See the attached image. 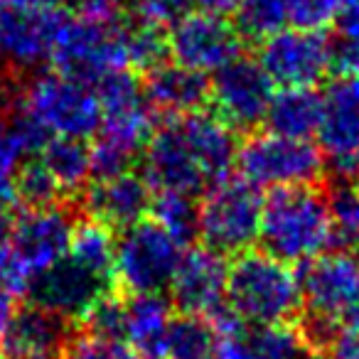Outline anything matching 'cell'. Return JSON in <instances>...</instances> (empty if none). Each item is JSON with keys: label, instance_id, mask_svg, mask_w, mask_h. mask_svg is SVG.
<instances>
[{"label": "cell", "instance_id": "1", "mask_svg": "<svg viewBox=\"0 0 359 359\" xmlns=\"http://www.w3.org/2000/svg\"><path fill=\"white\" fill-rule=\"evenodd\" d=\"M259 239L266 254L285 264H305L334 244L330 197L318 185L271 190L261 210Z\"/></svg>", "mask_w": 359, "mask_h": 359}, {"label": "cell", "instance_id": "2", "mask_svg": "<svg viewBox=\"0 0 359 359\" xmlns=\"http://www.w3.org/2000/svg\"><path fill=\"white\" fill-rule=\"evenodd\" d=\"M226 305L249 325L290 323L303 308L298 273L266 251H244L229 266Z\"/></svg>", "mask_w": 359, "mask_h": 359}, {"label": "cell", "instance_id": "3", "mask_svg": "<svg viewBox=\"0 0 359 359\" xmlns=\"http://www.w3.org/2000/svg\"><path fill=\"white\" fill-rule=\"evenodd\" d=\"M15 109L50 138L86 140L99 133L101 126V104L94 86L57 69L32 76Z\"/></svg>", "mask_w": 359, "mask_h": 359}, {"label": "cell", "instance_id": "4", "mask_svg": "<svg viewBox=\"0 0 359 359\" xmlns=\"http://www.w3.org/2000/svg\"><path fill=\"white\" fill-rule=\"evenodd\" d=\"M264 197L244 177H224L200 200L197 236L222 256H239L259 241Z\"/></svg>", "mask_w": 359, "mask_h": 359}, {"label": "cell", "instance_id": "5", "mask_svg": "<svg viewBox=\"0 0 359 359\" xmlns=\"http://www.w3.org/2000/svg\"><path fill=\"white\" fill-rule=\"evenodd\" d=\"M236 165L241 177L256 187H295L315 185L325 172V160L320 148L310 140L285 138L273 130L251 133L239 143Z\"/></svg>", "mask_w": 359, "mask_h": 359}, {"label": "cell", "instance_id": "6", "mask_svg": "<svg viewBox=\"0 0 359 359\" xmlns=\"http://www.w3.org/2000/svg\"><path fill=\"white\" fill-rule=\"evenodd\" d=\"M182 259V244L155 219L128 226L116 244L114 280L128 295L163 293Z\"/></svg>", "mask_w": 359, "mask_h": 359}, {"label": "cell", "instance_id": "7", "mask_svg": "<svg viewBox=\"0 0 359 359\" xmlns=\"http://www.w3.org/2000/svg\"><path fill=\"white\" fill-rule=\"evenodd\" d=\"M123 22L101 25L81 20L76 15H65L55 37L52 57L57 72L74 76L86 84H96L101 76L116 69H130L126 55Z\"/></svg>", "mask_w": 359, "mask_h": 359}, {"label": "cell", "instance_id": "8", "mask_svg": "<svg viewBox=\"0 0 359 359\" xmlns=\"http://www.w3.org/2000/svg\"><path fill=\"white\" fill-rule=\"evenodd\" d=\"M259 62L273 84L310 89L332 72V42L323 30H280L261 42Z\"/></svg>", "mask_w": 359, "mask_h": 359}, {"label": "cell", "instance_id": "9", "mask_svg": "<svg viewBox=\"0 0 359 359\" xmlns=\"http://www.w3.org/2000/svg\"><path fill=\"white\" fill-rule=\"evenodd\" d=\"M273 96V81L261 62L244 55L215 72L210 81V104L234 130H254L266 123Z\"/></svg>", "mask_w": 359, "mask_h": 359}, {"label": "cell", "instance_id": "10", "mask_svg": "<svg viewBox=\"0 0 359 359\" xmlns=\"http://www.w3.org/2000/svg\"><path fill=\"white\" fill-rule=\"evenodd\" d=\"M170 55L175 62L200 74H212L241 57L244 40L226 18L190 11L168 30Z\"/></svg>", "mask_w": 359, "mask_h": 359}, {"label": "cell", "instance_id": "11", "mask_svg": "<svg viewBox=\"0 0 359 359\" xmlns=\"http://www.w3.org/2000/svg\"><path fill=\"white\" fill-rule=\"evenodd\" d=\"M308 313L342 320L359 310V254L352 249L325 251L305 261L298 273Z\"/></svg>", "mask_w": 359, "mask_h": 359}, {"label": "cell", "instance_id": "12", "mask_svg": "<svg viewBox=\"0 0 359 359\" xmlns=\"http://www.w3.org/2000/svg\"><path fill=\"white\" fill-rule=\"evenodd\" d=\"M320 148L337 182L359 177V76H339L323 94Z\"/></svg>", "mask_w": 359, "mask_h": 359}, {"label": "cell", "instance_id": "13", "mask_svg": "<svg viewBox=\"0 0 359 359\" xmlns=\"http://www.w3.org/2000/svg\"><path fill=\"white\" fill-rule=\"evenodd\" d=\"M111 285L114 283L109 278L91 273L89 269L65 256L42 273L32 276L27 295H30V303L60 318L84 320L91 308L111 293Z\"/></svg>", "mask_w": 359, "mask_h": 359}, {"label": "cell", "instance_id": "14", "mask_svg": "<svg viewBox=\"0 0 359 359\" xmlns=\"http://www.w3.org/2000/svg\"><path fill=\"white\" fill-rule=\"evenodd\" d=\"M65 15L60 8L0 6V62L11 69H32L47 62Z\"/></svg>", "mask_w": 359, "mask_h": 359}, {"label": "cell", "instance_id": "15", "mask_svg": "<svg viewBox=\"0 0 359 359\" xmlns=\"http://www.w3.org/2000/svg\"><path fill=\"white\" fill-rule=\"evenodd\" d=\"M229 266L219 251L210 246H195L182 251V259L172 276V303L182 313L212 315L226 300Z\"/></svg>", "mask_w": 359, "mask_h": 359}, {"label": "cell", "instance_id": "16", "mask_svg": "<svg viewBox=\"0 0 359 359\" xmlns=\"http://www.w3.org/2000/svg\"><path fill=\"white\" fill-rule=\"evenodd\" d=\"M143 177L160 192L200 195L207 185L192 150L180 133L177 121H168L153 133L143 150Z\"/></svg>", "mask_w": 359, "mask_h": 359}, {"label": "cell", "instance_id": "17", "mask_svg": "<svg viewBox=\"0 0 359 359\" xmlns=\"http://www.w3.org/2000/svg\"><path fill=\"white\" fill-rule=\"evenodd\" d=\"M153 187L143 175L121 172L114 177H99L79 195V202L89 219L106 224L109 229H128L145 219L153 205Z\"/></svg>", "mask_w": 359, "mask_h": 359}, {"label": "cell", "instance_id": "18", "mask_svg": "<svg viewBox=\"0 0 359 359\" xmlns=\"http://www.w3.org/2000/svg\"><path fill=\"white\" fill-rule=\"evenodd\" d=\"M72 231H74V222L69 212L60 207L27 210L25 215L15 217L8 241L20 256L25 269L37 276L65 259L69 251Z\"/></svg>", "mask_w": 359, "mask_h": 359}, {"label": "cell", "instance_id": "19", "mask_svg": "<svg viewBox=\"0 0 359 359\" xmlns=\"http://www.w3.org/2000/svg\"><path fill=\"white\" fill-rule=\"evenodd\" d=\"M69 339V320L30 303L15 310L0 347L11 359H60Z\"/></svg>", "mask_w": 359, "mask_h": 359}, {"label": "cell", "instance_id": "20", "mask_svg": "<svg viewBox=\"0 0 359 359\" xmlns=\"http://www.w3.org/2000/svg\"><path fill=\"white\" fill-rule=\"evenodd\" d=\"M143 94L150 111L165 121L185 118L210 104V81L207 74L187 69L182 65H160L148 72Z\"/></svg>", "mask_w": 359, "mask_h": 359}, {"label": "cell", "instance_id": "21", "mask_svg": "<svg viewBox=\"0 0 359 359\" xmlns=\"http://www.w3.org/2000/svg\"><path fill=\"white\" fill-rule=\"evenodd\" d=\"M177 128L185 138L187 148L195 155L207 185H215L219 180L229 177V170L236 163V153H239L236 130L229 123H224L217 114L197 111L185 118H177Z\"/></svg>", "mask_w": 359, "mask_h": 359}, {"label": "cell", "instance_id": "22", "mask_svg": "<svg viewBox=\"0 0 359 359\" xmlns=\"http://www.w3.org/2000/svg\"><path fill=\"white\" fill-rule=\"evenodd\" d=\"M172 323L170 300L160 293L130 295L126 300L123 339L138 352L140 359H163L165 337Z\"/></svg>", "mask_w": 359, "mask_h": 359}, {"label": "cell", "instance_id": "23", "mask_svg": "<svg viewBox=\"0 0 359 359\" xmlns=\"http://www.w3.org/2000/svg\"><path fill=\"white\" fill-rule=\"evenodd\" d=\"M323 121V94L310 89H283L273 96L271 109L266 114L269 130L285 138L310 140L318 135Z\"/></svg>", "mask_w": 359, "mask_h": 359}, {"label": "cell", "instance_id": "24", "mask_svg": "<svg viewBox=\"0 0 359 359\" xmlns=\"http://www.w3.org/2000/svg\"><path fill=\"white\" fill-rule=\"evenodd\" d=\"M40 160L57 180L62 195L79 197L94 177L91 148L76 138H50L40 150Z\"/></svg>", "mask_w": 359, "mask_h": 359}, {"label": "cell", "instance_id": "25", "mask_svg": "<svg viewBox=\"0 0 359 359\" xmlns=\"http://www.w3.org/2000/svg\"><path fill=\"white\" fill-rule=\"evenodd\" d=\"M163 359H222L219 334L207 315L182 313L172 318Z\"/></svg>", "mask_w": 359, "mask_h": 359}, {"label": "cell", "instance_id": "26", "mask_svg": "<svg viewBox=\"0 0 359 359\" xmlns=\"http://www.w3.org/2000/svg\"><path fill=\"white\" fill-rule=\"evenodd\" d=\"M116 244L118 241L114 236V229H109L96 219H81L79 224H74L67 256L84 269H89L91 273L114 280Z\"/></svg>", "mask_w": 359, "mask_h": 359}, {"label": "cell", "instance_id": "27", "mask_svg": "<svg viewBox=\"0 0 359 359\" xmlns=\"http://www.w3.org/2000/svg\"><path fill=\"white\" fill-rule=\"evenodd\" d=\"M123 37H126V55H128V67L133 72H145L165 65L170 55V40L168 30L143 18L133 15L126 18L123 22Z\"/></svg>", "mask_w": 359, "mask_h": 359}, {"label": "cell", "instance_id": "28", "mask_svg": "<svg viewBox=\"0 0 359 359\" xmlns=\"http://www.w3.org/2000/svg\"><path fill=\"white\" fill-rule=\"evenodd\" d=\"M153 219L163 226L165 231L175 236L180 244H190L197 236V219H200V205L192 195L182 192H160L153 197Z\"/></svg>", "mask_w": 359, "mask_h": 359}, {"label": "cell", "instance_id": "29", "mask_svg": "<svg viewBox=\"0 0 359 359\" xmlns=\"http://www.w3.org/2000/svg\"><path fill=\"white\" fill-rule=\"evenodd\" d=\"M288 25V0H241L236 30L241 40L264 42Z\"/></svg>", "mask_w": 359, "mask_h": 359}, {"label": "cell", "instance_id": "30", "mask_svg": "<svg viewBox=\"0 0 359 359\" xmlns=\"http://www.w3.org/2000/svg\"><path fill=\"white\" fill-rule=\"evenodd\" d=\"M334 25L337 40L332 42V72H337V76H359V0H339Z\"/></svg>", "mask_w": 359, "mask_h": 359}, {"label": "cell", "instance_id": "31", "mask_svg": "<svg viewBox=\"0 0 359 359\" xmlns=\"http://www.w3.org/2000/svg\"><path fill=\"white\" fill-rule=\"evenodd\" d=\"M62 197L65 195L57 180L40 158L20 165L15 177V202L25 205L27 210H47V207H57Z\"/></svg>", "mask_w": 359, "mask_h": 359}, {"label": "cell", "instance_id": "32", "mask_svg": "<svg viewBox=\"0 0 359 359\" xmlns=\"http://www.w3.org/2000/svg\"><path fill=\"white\" fill-rule=\"evenodd\" d=\"M330 212L334 224V241L342 249H359V187L354 182H337L330 192Z\"/></svg>", "mask_w": 359, "mask_h": 359}, {"label": "cell", "instance_id": "33", "mask_svg": "<svg viewBox=\"0 0 359 359\" xmlns=\"http://www.w3.org/2000/svg\"><path fill=\"white\" fill-rule=\"evenodd\" d=\"M27 148L13 123L0 121V202L15 205V177L25 163Z\"/></svg>", "mask_w": 359, "mask_h": 359}, {"label": "cell", "instance_id": "34", "mask_svg": "<svg viewBox=\"0 0 359 359\" xmlns=\"http://www.w3.org/2000/svg\"><path fill=\"white\" fill-rule=\"evenodd\" d=\"M65 359H140V357L126 339L81 332L69 339V344L65 349Z\"/></svg>", "mask_w": 359, "mask_h": 359}, {"label": "cell", "instance_id": "35", "mask_svg": "<svg viewBox=\"0 0 359 359\" xmlns=\"http://www.w3.org/2000/svg\"><path fill=\"white\" fill-rule=\"evenodd\" d=\"M337 11L339 0H288V22L300 30H325Z\"/></svg>", "mask_w": 359, "mask_h": 359}, {"label": "cell", "instance_id": "36", "mask_svg": "<svg viewBox=\"0 0 359 359\" xmlns=\"http://www.w3.org/2000/svg\"><path fill=\"white\" fill-rule=\"evenodd\" d=\"M32 273L25 269L11 241H0V290L8 295H22L30 288Z\"/></svg>", "mask_w": 359, "mask_h": 359}, {"label": "cell", "instance_id": "37", "mask_svg": "<svg viewBox=\"0 0 359 359\" xmlns=\"http://www.w3.org/2000/svg\"><path fill=\"white\" fill-rule=\"evenodd\" d=\"M72 15L101 25H114L128 18L126 0H72Z\"/></svg>", "mask_w": 359, "mask_h": 359}, {"label": "cell", "instance_id": "38", "mask_svg": "<svg viewBox=\"0 0 359 359\" xmlns=\"http://www.w3.org/2000/svg\"><path fill=\"white\" fill-rule=\"evenodd\" d=\"M327 359H359V310L339 320L337 334L330 344Z\"/></svg>", "mask_w": 359, "mask_h": 359}, {"label": "cell", "instance_id": "39", "mask_svg": "<svg viewBox=\"0 0 359 359\" xmlns=\"http://www.w3.org/2000/svg\"><path fill=\"white\" fill-rule=\"evenodd\" d=\"M195 3L200 6V11L222 18H226L229 13H236L241 6V0H195Z\"/></svg>", "mask_w": 359, "mask_h": 359}, {"label": "cell", "instance_id": "40", "mask_svg": "<svg viewBox=\"0 0 359 359\" xmlns=\"http://www.w3.org/2000/svg\"><path fill=\"white\" fill-rule=\"evenodd\" d=\"M11 101H13V81H11V72L8 67L0 62V118L11 109Z\"/></svg>", "mask_w": 359, "mask_h": 359}, {"label": "cell", "instance_id": "41", "mask_svg": "<svg viewBox=\"0 0 359 359\" xmlns=\"http://www.w3.org/2000/svg\"><path fill=\"white\" fill-rule=\"evenodd\" d=\"M13 315H15L13 295H8V293L0 290V342H3V337H6V330H8V325H11Z\"/></svg>", "mask_w": 359, "mask_h": 359}, {"label": "cell", "instance_id": "42", "mask_svg": "<svg viewBox=\"0 0 359 359\" xmlns=\"http://www.w3.org/2000/svg\"><path fill=\"white\" fill-rule=\"evenodd\" d=\"M13 224H15V215H13V205L0 202V241L11 239Z\"/></svg>", "mask_w": 359, "mask_h": 359}, {"label": "cell", "instance_id": "43", "mask_svg": "<svg viewBox=\"0 0 359 359\" xmlns=\"http://www.w3.org/2000/svg\"><path fill=\"white\" fill-rule=\"evenodd\" d=\"M62 0H0V6H18V8H57Z\"/></svg>", "mask_w": 359, "mask_h": 359}, {"label": "cell", "instance_id": "44", "mask_svg": "<svg viewBox=\"0 0 359 359\" xmlns=\"http://www.w3.org/2000/svg\"><path fill=\"white\" fill-rule=\"evenodd\" d=\"M138 3H150V0H138Z\"/></svg>", "mask_w": 359, "mask_h": 359}, {"label": "cell", "instance_id": "45", "mask_svg": "<svg viewBox=\"0 0 359 359\" xmlns=\"http://www.w3.org/2000/svg\"><path fill=\"white\" fill-rule=\"evenodd\" d=\"M3 359H11V357H3Z\"/></svg>", "mask_w": 359, "mask_h": 359}]
</instances>
